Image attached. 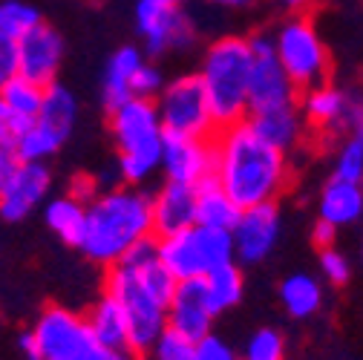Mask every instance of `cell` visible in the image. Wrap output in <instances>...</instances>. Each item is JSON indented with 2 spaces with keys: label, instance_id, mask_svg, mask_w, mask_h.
I'll return each instance as SVG.
<instances>
[{
  "label": "cell",
  "instance_id": "cell-1",
  "mask_svg": "<svg viewBox=\"0 0 363 360\" xmlns=\"http://www.w3.org/2000/svg\"><path fill=\"white\" fill-rule=\"evenodd\" d=\"M213 147V179L242 208L262 202H277L289 185V159L286 150L265 142L248 124V118L219 127L211 139Z\"/></svg>",
  "mask_w": 363,
  "mask_h": 360
},
{
  "label": "cell",
  "instance_id": "cell-2",
  "mask_svg": "<svg viewBox=\"0 0 363 360\" xmlns=\"http://www.w3.org/2000/svg\"><path fill=\"white\" fill-rule=\"evenodd\" d=\"M153 237V196L139 188H110L86 205L81 254L104 268L116 265L133 245Z\"/></svg>",
  "mask_w": 363,
  "mask_h": 360
},
{
  "label": "cell",
  "instance_id": "cell-3",
  "mask_svg": "<svg viewBox=\"0 0 363 360\" xmlns=\"http://www.w3.org/2000/svg\"><path fill=\"white\" fill-rule=\"evenodd\" d=\"M248 72H251L248 38L228 35L208 47L202 58V69L196 75L202 81L216 130L242 121L248 116Z\"/></svg>",
  "mask_w": 363,
  "mask_h": 360
},
{
  "label": "cell",
  "instance_id": "cell-4",
  "mask_svg": "<svg viewBox=\"0 0 363 360\" xmlns=\"http://www.w3.org/2000/svg\"><path fill=\"white\" fill-rule=\"evenodd\" d=\"M110 130L118 145V176L124 185H142L162 167L164 130L153 99H127L110 110Z\"/></svg>",
  "mask_w": 363,
  "mask_h": 360
},
{
  "label": "cell",
  "instance_id": "cell-5",
  "mask_svg": "<svg viewBox=\"0 0 363 360\" xmlns=\"http://www.w3.org/2000/svg\"><path fill=\"white\" fill-rule=\"evenodd\" d=\"M104 294L118 303L127 320V349L133 354H147L156 337L167 329V305L153 294L139 268L116 262L107 268Z\"/></svg>",
  "mask_w": 363,
  "mask_h": 360
},
{
  "label": "cell",
  "instance_id": "cell-6",
  "mask_svg": "<svg viewBox=\"0 0 363 360\" xmlns=\"http://www.w3.org/2000/svg\"><path fill=\"white\" fill-rule=\"evenodd\" d=\"M156 257L176 283L202 280L213 268L234 262V240L231 231L191 225L185 231L156 237Z\"/></svg>",
  "mask_w": 363,
  "mask_h": 360
},
{
  "label": "cell",
  "instance_id": "cell-7",
  "mask_svg": "<svg viewBox=\"0 0 363 360\" xmlns=\"http://www.w3.org/2000/svg\"><path fill=\"white\" fill-rule=\"evenodd\" d=\"M274 43V55L291 84L300 89L326 84L329 78V50L323 38L317 35V26L311 23L308 15H291L286 23L271 38Z\"/></svg>",
  "mask_w": 363,
  "mask_h": 360
},
{
  "label": "cell",
  "instance_id": "cell-8",
  "mask_svg": "<svg viewBox=\"0 0 363 360\" xmlns=\"http://www.w3.org/2000/svg\"><path fill=\"white\" fill-rule=\"evenodd\" d=\"M29 332L40 360H104L107 354L84 314L64 305H47Z\"/></svg>",
  "mask_w": 363,
  "mask_h": 360
},
{
  "label": "cell",
  "instance_id": "cell-9",
  "mask_svg": "<svg viewBox=\"0 0 363 360\" xmlns=\"http://www.w3.org/2000/svg\"><path fill=\"white\" fill-rule=\"evenodd\" d=\"M156 113L164 133L188 139H213L216 124L199 75H179L156 96Z\"/></svg>",
  "mask_w": 363,
  "mask_h": 360
},
{
  "label": "cell",
  "instance_id": "cell-10",
  "mask_svg": "<svg viewBox=\"0 0 363 360\" xmlns=\"http://www.w3.org/2000/svg\"><path fill=\"white\" fill-rule=\"evenodd\" d=\"M251 72H248V116L291 110L300 101V89L291 84L274 55L271 35H251ZM245 116V118H248Z\"/></svg>",
  "mask_w": 363,
  "mask_h": 360
},
{
  "label": "cell",
  "instance_id": "cell-11",
  "mask_svg": "<svg viewBox=\"0 0 363 360\" xmlns=\"http://www.w3.org/2000/svg\"><path fill=\"white\" fill-rule=\"evenodd\" d=\"M135 26L147 43L150 55L170 50H188L196 43V26L182 6H156L147 0L135 4Z\"/></svg>",
  "mask_w": 363,
  "mask_h": 360
},
{
  "label": "cell",
  "instance_id": "cell-12",
  "mask_svg": "<svg viewBox=\"0 0 363 360\" xmlns=\"http://www.w3.org/2000/svg\"><path fill=\"white\" fill-rule=\"evenodd\" d=\"M52 176L43 162H12L4 185H0V219L21 222L26 219L50 193Z\"/></svg>",
  "mask_w": 363,
  "mask_h": 360
},
{
  "label": "cell",
  "instance_id": "cell-13",
  "mask_svg": "<svg viewBox=\"0 0 363 360\" xmlns=\"http://www.w3.org/2000/svg\"><path fill=\"white\" fill-rule=\"evenodd\" d=\"M234 259L240 262H262L274 251L280 240V208L277 202H262L254 208H242L240 219L231 228Z\"/></svg>",
  "mask_w": 363,
  "mask_h": 360
},
{
  "label": "cell",
  "instance_id": "cell-14",
  "mask_svg": "<svg viewBox=\"0 0 363 360\" xmlns=\"http://www.w3.org/2000/svg\"><path fill=\"white\" fill-rule=\"evenodd\" d=\"M18 47V75L50 86L55 84V75L64 61V38L50 26V23H38L29 29L23 38L15 40Z\"/></svg>",
  "mask_w": 363,
  "mask_h": 360
},
{
  "label": "cell",
  "instance_id": "cell-15",
  "mask_svg": "<svg viewBox=\"0 0 363 360\" xmlns=\"http://www.w3.org/2000/svg\"><path fill=\"white\" fill-rule=\"evenodd\" d=\"M162 170L167 182L199 185L202 179L213 176V147L211 139H188L164 133L162 142Z\"/></svg>",
  "mask_w": 363,
  "mask_h": 360
},
{
  "label": "cell",
  "instance_id": "cell-16",
  "mask_svg": "<svg viewBox=\"0 0 363 360\" xmlns=\"http://www.w3.org/2000/svg\"><path fill=\"white\" fill-rule=\"evenodd\" d=\"M216 314L211 311L205 300L202 280H182L176 283V291L167 303V329L185 334L188 340H202L211 334V323Z\"/></svg>",
  "mask_w": 363,
  "mask_h": 360
},
{
  "label": "cell",
  "instance_id": "cell-17",
  "mask_svg": "<svg viewBox=\"0 0 363 360\" xmlns=\"http://www.w3.org/2000/svg\"><path fill=\"white\" fill-rule=\"evenodd\" d=\"M196 225V188L167 182L153 196V237H167Z\"/></svg>",
  "mask_w": 363,
  "mask_h": 360
},
{
  "label": "cell",
  "instance_id": "cell-18",
  "mask_svg": "<svg viewBox=\"0 0 363 360\" xmlns=\"http://www.w3.org/2000/svg\"><path fill=\"white\" fill-rule=\"evenodd\" d=\"M300 116L303 124L326 133H343V116H346V89H337L332 84H317L300 93Z\"/></svg>",
  "mask_w": 363,
  "mask_h": 360
},
{
  "label": "cell",
  "instance_id": "cell-19",
  "mask_svg": "<svg viewBox=\"0 0 363 360\" xmlns=\"http://www.w3.org/2000/svg\"><path fill=\"white\" fill-rule=\"evenodd\" d=\"M145 64V55L135 47H118L107 67H104V84H101V99L107 113L118 104H124L127 99H133V75Z\"/></svg>",
  "mask_w": 363,
  "mask_h": 360
},
{
  "label": "cell",
  "instance_id": "cell-20",
  "mask_svg": "<svg viewBox=\"0 0 363 360\" xmlns=\"http://www.w3.org/2000/svg\"><path fill=\"white\" fill-rule=\"evenodd\" d=\"M75 118H78V101L69 89L61 84L43 86V104L35 116V124L43 127L58 142H67L75 127Z\"/></svg>",
  "mask_w": 363,
  "mask_h": 360
},
{
  "label": "cell",
  "instance_id": "cell-21",
  "mask_svg": "<svg viewBox=\"0 0 363 360\" xmlns=\"http://www.w3.org/2000/svg\"><path fill=\"white\" fill-rule=\"evenodd\" d=\"M320 219L343 228L363 216V185L343 182V179H329V185L320 193Z\"/></svg>",
  "mask_w": 363,
  "mask_h": 360
},
{
  "label": "cell",
  "instance_id": "cell-22",
  "mask_svg": "<svg viewBox=\"0 0 363 360\" xmlns=\"http://www.w3.org/2000/svg\"><path fill=\"white\" fill-rule=\"evenodd\" d=\"M237 219H240V208L216 185V179L213 176L202 179V182L196 185V225L231 231L237 225Z\"/></svg>",
  "mask_w": 363,
  "mask_h": 360
},
{
  "label": "cell",
  "instance_id": "cell-23",
  "mask_svg": "<svg viewBox=\"0 0 363 360\" xmlns=\"http://www.w3.org/2000/svg\"><path fill=\"white\" fill-rule=\"evenodd\" d=\"M86 323L93 329L96 340L107 349V351H118V349H127V320H124V311L118 308V303L107 294H101L93 308L86 314Z\"/></svg>",
  "mask_w": 363,
  "mask_h": 360
},
{
  "label": "cell",
  "instance_id": "cell-24",
  "mask_svg": "<svg viewBox=\"0 0 363 360\" xmlns=\"http://www.w3.org/2000/svg\"><path fill=\"white\" fill-rule=\"evenodd\" d=\"M202 288H205V300H208L211 311L222 314L242 300V291H245L242 271L237 268V262H225L202 277Z\"/></svg>",
  "mask_w": 363,
  "mask_h": 360
},
{
  "label": "cell",
  "instance_id": "cell-25",
  "mask_svg": "<svg viewBox=\"0 0 363 360\" xmlns=\"http://www.w3.org/2000/svg\"><path fill=\"white\" fill-rule=\"evenodd\" d=\"M43 219H47L50 231L64 240L67 245H75L81 242L84 237V225H86V205L72 199L69 193L67 196H55L47 202V210H43Z\"/></svg>",
  "mask_w": 363,
  "mask_h": 360
},
{
  "label": "cell",
  "instance_id": "cell-26",
  "mask_svg": "<svg viewBox=\"0 0 363 360\" xmlns=\"http://www.w3.org/2000/svg\"><path fill=\"white\" fill-rule=\"evenodd\" d=\"M248 124L259 133L265 142H271L280 150H291L300 136H303V116L300 107L291 110H277V113H265V116H248Z\"/></svg>",
  "mask_w": 363,
  "mask_h": 360
},
{
  "label": "cell",
  "instance_id": "cell-27",
  "mask_svg": "<svg viewBox=\"0 0 363 360\" xmlns=\"http://www.w3.org/2000/svg\"><path fill=\"white\" fill-rule=\"evenodd\" d=\"M280 300H283V308L291 314L294 320H306V317H311V314L320 311L323 288L308 274H291L280 286Z\"/></svg>",
  "mask_w": 363,
  "mask_h": 360
},
{
  "label": "cell",
  "instance_id": "cell-28",
  "mask_svg": "<svg viewBox=\"0 0 363 360\" xmlns=\"http://www.w3.org/2000/svg\"><path fill=\"white\" fill-rule=\"evenodd\" d=\"M0 104H6L18 116L35 121V116L43 104V86L23 78V75H12L9 81L0 84Z\"/></svg>",
  "mask_w": 363,
  "mask_h": 360
},
{
  "label": "cell",
  "instance_id": "cell-29",
  "mask_svg": "<svg viewBox=\"0 0 363 360\" xmlns=\"http://www.w3.org/2000/svg\"><path fill=\"white\" fill-rule=\"evenodd\" d=\"M40 23V12L26 0H0V38L18 40Z\"/></svg>",
  "mask_w": 363,
  "mask_h": 360
},
{
  "label": "cell",
  "instance_id": "cell-30",
  "mask_svg": "<svg viewBox=\"0 0 363 360\" xmlns=\"http://www.w3.org/2000/svg\"><path fill=\"white\" fill-rule=\"evenodd\" d=\"M332 179H343V182L363 185V136H349L340 145Z\"/></svg>",
  "mask_w": 363,
  "mask_h": 360
},
{
  "label": "cell",
  "instance_id": "cell-31",
  "mask_svg": "<svg viewBox=\"0 0 363 360\" xmlns=\"http://www.w3.org/2000/svg\"><path fill=\"white\" fill-rule=\"evenodd\" d=\"M147 354L153 360H196V343L173 329H164Z\"/></svg>",
  "mask_w": 363,
  "mask_h": 360
},
{
  "label": "cell",
  "instance_id": "cell-32",
  "mask_svg": "<svg viewBox=\"0 0 363 360\" xmlns=\"http://www.w3.org/2000/svg\"><path fill=\"white\" fill-rule=\"evenodd\" d=\"M286 357V340L277 329H259L248 337L242 360H283Z\"/></svg>",
  "mask_w": 363,
  "mask_h": 360
},
{
  "label": "cell",
  "instance_id": "cell-33",
  "mask_svg": "<svg viewBox=\"0 0 363 360\" xmlns=\"http://www.w3.org/2000/svg\"><path fill=\"white\" fill-rule=\"evenodd\" d=\"M29 124H32V118H23L15 110H9L6 104H0V147H6L15 156V147H18L21 136L29 130Z\"/></svg>",
  "mask_w": 363,
  "mask_h": 360
},
{
  "label": "cell",
  "instance_id": "cell-34",
  "mask_svg": "<svg viewBox=\"0 0 363 360\" xmlns=\"http://www.w3.org/2000/svg\"><path fill=\"white\" fill-rule=\"evenodd\" d=\"M320 271L323 277L332 283V286H346L349 277H352V268H349V259L335 251V248H323L320 251Z\"/></svg>",
  "mask_w": 363,
  "mask_h": 360
},
{
  "label": "cell",
  "instance_id": "cell-35",
  "mask_svg": "<svg viewBox=\"0 0 363 360\" xmlns=\"http://www.w3.org/2000/svg\"><path fill=\"white\" fill-rule=\"evenodd\" d=\"M162 86H164L162 72L153 64L145 61L139 69H135V75H133V99H153V96L162 93Z\"/></svg>",
  "mask_w": 363,
  "mask_h": 360
},
{
  "label": "cell",
  "instance_id": "cell-36",
  "mask_svg": "<svg viewBox=\"0 0 363 360\" xmlns=\"http://www.w3.org/2000/svg\"><path fill=\"white\" fill-rule=\"evenodd\" d=\"M196 360H237V357L222 337L205 334L202 340H196Z\"/></svg>",
  "mask_w": 363,
  "mask_h": 360
},
{
  "label": "cell",
  "instance_id": "cell-37",
  "mask_svg": "<svg viewBox=\"0 0 363 360\" xmlns=\"http://www.w3.org/2000/svg\"><path fill=\"white\" fill-rule=\"evenodd\" d=\"M99 193H101V191H99V179H96V176L78 173L72 182H69V196L78 199V202H84V205H89Z\"/></svg>",
  "mask_w": 363,
  "mask_h": 360
},
{
  "label": "cell",
  "instance_id": "cell-38",
  "mask_svg": "<svg viewBox=\"0 0 363 360\" xmlns=\"http://www.w3.org/2000/svg\"><path fill=\"white\" fill-rule=\"evenodd\" d=\"M12 75H18V47L15 40L0 38V84L9 81Z\"/></svg>",
  "mask_w": 363,
  "mask_h": 360
},
{
  "label": "cell",
  "instance_id": "cell-39",
  "mask_svg": "<svg viewBox=\"0 0 363 360\" xmlns=\"http://www.w3.org/2000/svg\"><path fill=\"white\" fill-rule=\"evenodd\" d=\"M335 240H337V228H335V225H329V222H317L314 225V231H311V242L317 245V248H335Z\"/></svg>",
  "mask_w": 363,
  "mask_h": 360
},
{
  "label": "cell",
  "instance_id": "cell-40",
  "mask_svg": "<svg viewBox=\"0 0 363 360\" xmlns=\"http://www.w3.org/2000/svg\"><path fill=\"white\" fill-rule=\"evenodd\" d=\"M18 351H21L26 360H40V351H38V346H35L32 332H23V334L18 337Z\"/></svg>",
  "mask_w": 363,
  "mask_h": 360
},
{
  "label": "cell",
  "instance_id": "cell-41",
  "mask_svg": "<svg viewBox=\"0 0 363 360\" xmlns=\"http://www.w3.org/2000/svg\"><path fill=\"white\" fill-rule=\"evenodd\" d=\"M205 4H211V6H222V9H245V6L254 4V0H205Z\"/></svg>",
  "mask_w": 363,
  "mask_h": 360
},
{
  "label": "cell",
  "instance_id": "cell-42",
  "mask_svg": "<svg viewBox=\"0 0 363 360\" xmlns=\"http://www.w3.org/2000/svg\"><path fill=\"white\" fill-rule=\"evenodd\" d=\"M12 162H15V156L6 147H0V185H4V179H6V173L12 167Z\"/></svg>",
  "mask_w": 363,
  "mask_h": 360
},
{
  "label": "cell",
  "instance_id": "cell-43",
  "mask_svg": "<svg viewBox=\"0 0 363 360\" xmlns=\"http://www.w3.org/2000/svg\"><path fill=\"white\" fill-rule=\"evenodd\" d=\"M277 4H280L283 9H289V12L300 15L303 9H308V4H311V0H277Z\"/></svg>",
  "mask_w": 363,
  "mask_h": 360
},
{
  "label": "cell",
  "instance_id": "cell-44",
  "mask_svg": "<svg viewBox=\"0 0 363 360\" xmlns=\"http://www.w3.org/2000/svg\"><path fill=\"white\" fill-rule=\"evenodd\" d=\"M104 360H139V354H133L130 349H118V351H107Z\"/></svg>",
  "mask_w": 363,
  "mask_h": 360
},
{
  "label": "cell",
  "instance_id": "cell-45",
  "mask_svg": "<svg viewBox=\"0 0 363 360\" xmlns=\"http://www.w3.org/2000/svg\"><path fill=\"white\" fill-rule=\"evenodd\" d=\"M147 4H156V6H182L185 0H147Z\"/></svg>",
  "mask_w": 363,
  "mask_h": 360
}]
</instances>
